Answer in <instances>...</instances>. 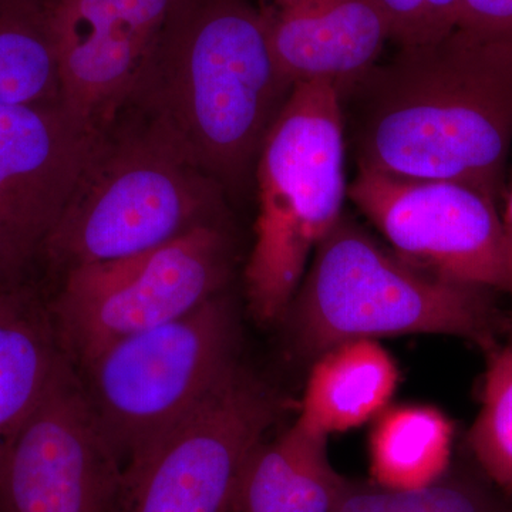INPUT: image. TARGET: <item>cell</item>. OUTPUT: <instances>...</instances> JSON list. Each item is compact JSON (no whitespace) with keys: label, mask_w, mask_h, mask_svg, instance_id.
Listing matches in <instances>:
<instances>
[{"label":"cell","mask_w":512,"mask_h":512,"mask_svg":"<svg viewBox=\"0 0 512 512\" xmlns=\"http://www.w3.org/2000/svg\"><path fill=\"white\" fill-rule=\"evenodd\" d=\"M357 168L498 200L512 143V45L463 28L399 49L339 92Z\"/></svg>","instance_id":"6da1fadb"},{"label":"cell","mask_w":512,"mask_h":512,"mask_svg":"<svg viewBox=\"0 0 512 512\" xmlns=\"http://www.w3.org/2000/svg\"><path fill=\"white\" fill-rule=\"evenodd\" d=\"M293 87L254 3L185 0L124 111L217 183H238Z\"/></svg>","instance_id":"7a4b0ae2"},{"label":"cell","mask_w":512,"mask_h":512,"mask_svg":"<svg viewBox=\"0 0 512 512\" xmlns=\"http://www.w3.org/2000/svg\"><path fill=\"white\" fill-rule=\"evenodd\" d=\"M286 309L296 348L318 357L353 340L447 335L494 348L485 289L448 281L384 251L342 215Z\"/></svg>","instance_id":"3957f363"},{"label":"cell","mask_w":512,"mask_h":512,"mask_svg":"<svg viewBox=\"0 0 512 512\" xmlns=\"http://www.w3.org/2000/svg\"><path fill=\"white\" fill-rule=\"evenodd\" d=\"M345 123L335 84L293 87L256 158L259 212L247 266L256 318L284 315L306 264L342 218Z\"/></svg>","instance_id":"277c9868"},{"label":"cell","mask_w":512,"mask_h":512,"mask_svg":"<svg viewBox=\"0 0 512 512\" xmlns=\"http://www.w3.org/2000/svg\"><path fill=\"white\" fill-rule=\"evenodd\" d=\"M104 134L43 255L63 271L163 247L217 224L218 183L146 121Z\"/></svg>","instance_id":"5b68a950"},{"label":"cell","mask_w":512,"mask_h":512,"mask_svg":"<svg viewBox=\"0 0 512 512\" xmlns=\"http://www.w3.org/2000/svg\"><path fill=\"white\" fill-rule=\"evenodd\" d=\"M238 325L220 293L187 315L117 340L74 367L124 464L177 426L238 366Z\"/></svg>","instance_id":"8992f818"},{"label":"cell","mask_w":512,"mask_h":512,"mask_svg":"<svg viewBox=\"0 0 512 512\" xmlns=\"http://www.w3.org/2000/svg\"><path fill=\"white\" fill-rule=\"evenodd\" d=\"M228 274L224 229L202 225L143 254L67 269L47 311L64 356L80 367L117 340L220 295Z\"/></svg>","instance_id":"52a82bcc"},{"label":"cell","mask_w":512,"mask_h":512,"mask_svg":"<svg viewBox=\"0 0 512 512\" xmlns=\"http://www.w3.org/2000/svg\"><path fill=\"white\" fill-rule=\"evenodd\" d=\"M281 400L237 366L177 426L123 467L117 512H235L245 464Z\"/></svg>","instance_id":"ba28073f"},{"label":"cell","mask_w":512,"mask_h":512,"mask_svg":"<svg viewBox=\"0 0 512 512\" xmlns=\"http://www.w3.org/2000/svg\"><path fill=\"white\" fill-rule=\"evenodd\" d=\"M348 195L407 262L457 284L508 291L503 218L490 195L363 168Z\"/></svg>","instance_id":"9c48e42d"},{"label":"cell","mask_w":512,"mask_h":512,"mask_svg":"<svg viewBox=\"0 0 512 512\" xmlns=\"http://www.w3.org/2000/svg\"><path fill=\"white\" fill-rule=\"evenodd\" d=\"M123 461L67 362L0 467V512H117Z\"/></svg>","instance_id":"30bf717a"},{"label":"cell","mask_w":512,"mask_h":512,"mask_svg":"<svg viewBox=\"0 0 512 512\" xmlns=\"http://www.w3.org/2000/svg\"><path fill=\"white\" fill-rule=\"evenodd\" d=\"M185 0H50L60 101L107 131L127 109Z\"/></svg>","instance_id":"8fae6325"},{"label":"cell","mask_w":512,"mask_h":512,"mask_svg":"<svg viewBox=\"0 0 512 512\" xmlns=\"http://www.w3.org/2000/svg\"><path fill=\"white\" fill-rule=\"evenodd\" d=\"M104 134L60 100L0 107V247L16 275L42 254Z\"/></svg>","instance_id":"7c38bea8"},{"label":"cell","mask_w":512,"mask_h":512,"mask_svg":"<svg viewBox=\"0 0 512 512\" xmlns=\"http://www.w3.org/2000/svg\"><path fill=\"white\" fill-rule=\"evenodd\" d=\"M254 6L293 86L323 80L342 92L375 66L387 42L369 0H254Z\"/></svg>","instance_id":"4fadbf2b"},{"label":"cell","mask_w":512,"mask_h":512,"mask_svg":"<svg viewBox=\"0 0 512 512\" xmlns=\"http://www.w3.org/2000/svg\"><path fill=\"white\" fill-rule=\"evenodd\" d=\"M328 437L299 417L274 443L259 444L242 471L235 512H336L349 480L330 463Z\"/></svg>","instance_id":"5bb4252c"},{"label":"cell","mask_w":512,"mask_h":512,"mask_svg":"<svg viewBox=\"0 0 512 512\" xmlns=\"http://www.w3.org/2000/svg\"><path fill=\"white\" fill-rule=\"evenodd\" d=\"M67 362L46 303L22 284L0 292V467Z\"/></svg>","instance_id":"9a60e30c"},{"label":"cell","mask_w":512,"mask_h":512,"mask_svg":"<svg viewBox=\"0 0 512 512\" xmlns=\"http://www.w3.org/2000/svg\"><path fill=\"white\" fill-rule=\"evenodd\" d=\"M399 370L376 340H353L323 353L313 366L301 419L323 433L362 426L386 409Z\"/></svg>","instance_id":"2e32d148"},{"label":"cell","mask_w":512,"mask_h":512,"mask_svg":"<svg viewBox=\"0 0 512 512\" xmlns=\"http://www.w3.org/2000/svg\"><path fill=\"white\" fill-rule=\"evenodd\" d=\"M454 429L439 409L406 404L384 409L370 436V471L375 484L416 490L448 473Z\"/></svg>","instance_id":"e0dca14e"},{"label":"cell","mask_w":512,"mask_h":512,"mask_svg":"<svg viewBox=\"0 0 512 512\" xmlns=\"http://www.w3.org/2000/svg\"><path fill=\"white\" fill-rule=\"evenodd\" d=\"M57 100L50 0H0V107Z\"/></svg>","instance_id":"ac0fdd59"},{"label":"cell","mask_w":512,"mask_h":512,"mask_svg":"<svg viewBox=\"0 0 512 512\" xmlns=\"http://www.w3.org/2000/svg\"><path fill=\"white\" fill-rule=\"evenodd\" d=\"M336 512H508L490 485L466 474H446L416 490L349 481Z\"/></svg>","instance_id":"d6986e66"},{"label":"cell","mask_w":512,"mask_h":512,"mask_svg":"<svg viewBox=\"0 0 512 512\" xmlns=\"http://www.w3.org/2000/svg\"><path fill=\"white\" fill-rule=\"evenodd\" d=\"M480 412L468 433V446L484 477L512 494V346L487 350Z\"/></svg>","instance_id":"ffe728a7"},{"label":"cell","mask_w":512,"mask_h":512,"mask_svg":"<svg viewBox=\"0 0 512 512\" xmlns=\"http://www.w3.org/2000/svg\"><path fill=\"white\" fill-rule=\"evenodd\" d=\"M382 20L387 40L419 47L440 42L458 28L463 0H369Z\"/></svg>","instance_id":"44dd1931"},{"label":"cell","mask_w":512,"mask_h":512,"mask_svg":"<svg viewBox=\"0 0 512 512\" xmlns=\"http://www.w3.org/2000/svg\"><path fill=\"white\" fill-rule=\"evenodd\" d=\"M458 28L512 45V0H463Z\"/></svg>","instance_id":"7402d4cb"},{"label":"cell","mask_w":512,"mask_h":512,"mask_svg":"<svg viewBox=\"0 0 512 512\" xmlns=\"http://www.w3.org/2000/svg\"><path fill=\"white\" fill-rule=\"evenodd\" d=\"M503 218L505 248H507V262H508V276H510V286L508 291L512 296V188L507 194V201H505ZM511 335H512V313H511Z\"/></svg>","instance_id":"603a6c76"},{"label":"cell","mask_w":512,"mask_h":512,"mask_svg":"<svg viewBox=\"0 0 512 512\" xmlns=\"http://www.w3.org/2000/svg\"><path fill=\"white\" fill-rule=\"evenodd\" d=\"M18 284H20V276L16 275L15 271L10 268L5 252L0 247V292Z\"/></svg>","instance_id":"cb8c5ba5"}]
</instances>
